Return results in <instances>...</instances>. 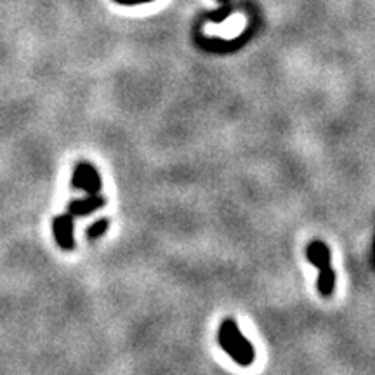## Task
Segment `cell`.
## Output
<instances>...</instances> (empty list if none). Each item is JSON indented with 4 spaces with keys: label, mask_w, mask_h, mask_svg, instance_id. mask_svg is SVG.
<instances>
[{
    "label": "cell",
    "mask_w": 375,
    "mask_h": 375,
    "mask_svg": "<svg viewBox=\"0 0 375 375\" xmlns=\"http://www.w3.org/2000/svg\"><path fill=\"white\" fill-rule=\"evenodd\" d=\"M103 205H104V198L97 193V195H89L83 200H74V202H70V205H68V214H71L74 217L89 216V214L100 210Z\"/></svg>",
    "instance_id": "obj_5"
},
{
    "label": "cell",
    "mask_w": 375,
    "mask_h": 375,
    "mask_svg": "<svg viewBox=\"0 0 375 375\" xmlns=\"http://www.w3.org/2000/svg\"><path fill=\"white\" fill-rule=\"evenodd\" d=\"M71 186L75 189H82L89 195H97L101 191V176L96 170V167L89 162L76 163Z\"/></svg>",
    "instance_id": "obj_3"
},
{
    "label": "cell",
    "mask_w": 375,
    "mask_h": 375,
    "mask_svg": "<svg viewBox=\"0 0 375 375\" xmlns=\"http://www.w3.org/2000/svg\"><path fill=\"white\" fill-rule=\"evenodd\" d=\"M217 342L223 348V351L228 353L233 362L238 363L240 367H250L256 360V349H254L252 342L240 332L238 325L233 318H226L221 323Z\"/></svg>",
    "instance_id": "obj_1"
},
{
    "label": "cell",
    "mask_w": 375,
    "mask_h": 375,
    "mask_svg": "<svg viewBox=\"0 0 375 375\" xmlns=\"http://www.w3.org/2000/svg\"><path fill=\"white\" fill-rule=\"evenodd\" d=\"M75 217L71 214H63L53 219V233L56 243L63 250H74L75 249V236H74V226Z\"/></svg>",
    "instance_id": "obj_4"
},
{
    "label": "cell",
    "mask_w": 375,
    "mask_h": 375,
    "mask_svg": "<svg viewBox=\"0 0 375 375\" xmlns=\"http://www.w3.org/2000/svg\"><path fill=\"white\" fill-rule=\"evenodd\" d=\"M116 2L123 4V6H139V4H148L153 0H116Z\"/></svg>",
    "instance_id": "obj_7"
},
{
    "label": "cell",
    "mask_w": 375,
    "mask_h": 375,
    "mask_svg": "<svg viewBox=\"0 0 375 375\" xmlns=\"http://www.w3.org/2000/svg\"><path fill=\"white\" fill-rule=\"evenodd\" d=\"M309 263L315 266L320 271L318 276V292L320 296L330 297L336 289V271L330 266V249L327 243L323 242H313L309 243L308 250H306Z\"/></svg>",
    "instance_id": "obj_2"
},
{
    "label": "cell",
    "mask_w": 375,
    "mask_h": 375,
    "mask_svg": "<svg viewBox=\"0 0 375 375\" xmlns=\"http://www.w3.org/2000/svg\"><path fill=\"white\" fill-rule=\"evenodd\" d=\"M108 226H110L108 219H100V221H96L93 226H89V229H87V236H89V240L100 238V236L107 231Z\"/></svg>",
    "instance_id": "obj_6"
},
{
    "label": "cell",
    "mask_w": 375,
    "mask_h": 375,
    "mask_svg": "<svg viewBox=\"0 0 375 375\" xmlns=\"http://www.w3.org/2000/svg\"><path fill=\"white\" fill-rule=\"evenodd\" d=\"M221 4H224V6H228V0H219Z\"/></svg>",
    "instance_id": "obj_8"
}]
</instances>
